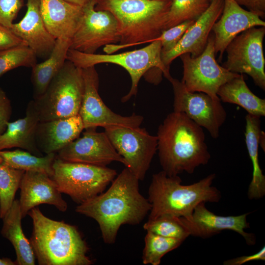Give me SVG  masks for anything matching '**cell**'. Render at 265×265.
<instances>
[{"label":"cell","mask_w":265,"mask_h":265,"mask_svg":"<svg viewBox=\"0 0 265 265\" xmlns=\"http://www.w3.org/2000/svg\"><path fill=\"white\" fill-rule=\"evenodd\" d=\"M11 113L10 101L5 92L0 88V135L5 131Z\"/></svg>","instance_id":"obj_37"},{"label":"cell","mask_w":265,"mask_h":265,"mask_svg":"<svg viewBox=\"0 0 265 265\" xmlns=\"http://www.w3.org/2000/svg\"><path fill=\"white\" fill-rule=\"evenodd\" d=\"M83 129V124L79 114L40 122L36 133L37 147L45 155L56 154L79 137Z\"/></svg>","instance_id":"obj_22"},{"label":"cell","mask_w":265,"mask_h":265,"mask_svg":"<svg viewBox=\"0 0 265 265\" xmlns=\"http://www.w3.org/2000/svg\"><path fill=\"white\" fill-rule=\"evenodd\" d=\"M97 1L90 0L82 6L81 20L70 49L94 53L103 46L120 42L117 20L109 11L95 9Z\"/></svg>","instance_id":"obj_14"},{"label":"cell","mask_w":265,"mask_h":265,"mask_svg":"<svg viewBox=\"0 0 265 265\" xmlns=\"http://www.w3.org/2000/svg\"><path fill=\"white\" fill-rule=\"evenodd\" d=\"M172 0H98L97 10L111 13L118 23V45L104 48L107 54L125 47L152 42L166 29Z\"/></svg>","instance_id":"obj_3"},{"label":"cell","mask_w":265,"mask_h":265,"mask_svg":"<svg viewBox=\"0 0 265 265\" xmlns=\"http://www.w3.org/2000/svg\"><path fill=\"white\" fill-rule=\"evenodd\" d=\"M36 55L27 46H21L0 51V78L19 67H32L36 63Z\"/></svg>","instance_id":"obj_33"},{"label":"cell","mask_w":265,"mask_h":265,"mask_svg":"<svg viewBox=\"0 0 265 265\" xmlns=\"http://www.w3.org/2000/svg\"><path fill=\"white\" fill-rule=\"evenodd\" d=\"M83 92L82 69L67 60L45 93L33 100L40 122L78 115Z\"/></svg>","instance_id":"obj_7"},{"label":"cell","mask_w":265,"mask_h":265,"mask_svg":"<svg viewBox=\"0 0 265 265\" xmlns=\"http://www.w3.org/2000/svg\"><path fill=\"white\" fill-rule=\"evenodd\" d=\"M215 178L211 174L193 184H182L178 176H169L161 171L154 174L148 188L151 208L148 220L164 215L188 218L201 203L220 201V191L212 186Z\"/></svg>","instance_id":"obj_5"},{"label":"cell","mask_w":265,"mask_h":265,"mask_svg":"<svg viewBox=\"0 0 265 265\" xmlns=\"http://www.w3.org/2000/svg\"><path fill=\"white\" fill-rule=\"evenodd\" d=\"M195 21H186L163 30L156 40L161 44V53L173 49L181 40L183 35Z\"/></svg>","instance_id":"obj_34"},{"label":"cell","mask_w":265,"mask_h":265,"mask_svg":"<svg viewBox=\"0 0 265 265\" xmlns=\"http://www.w3.org/2000/svg\"><path fill=\"white\" fill-rule=\"evenodd\" d=\"M260 260H265V246L255 254L229 259L224 261L223 264L224 265H241L248 262Z\"/></svg>","instance_id":"obj_39"},{"label":"cell","mask_w":265,"mask_h":265,"mask_svg":"<svg viewBox=\"0 0 265 265\" xmlns=\"http://www.w3.org/2000/svg\"><path fill=\"white\" fill-rule=\"evenodd\" d=\"M46 28L55 39L71 40L82 16V6L65 0H40Z\"/></svg>","instance_id":"obj_21"},{"label":"cell","mask_w":265,"mask_h":265,"mask_svg":"<svg viewBox=\"0 0 265 265\" xmlns=\"http://www.w3.org/2000/svg\"><path fill=\"white\" fill-rule=\"evenodd\" d=\"M15 261H13L8 258H0V265H15Z\"/></svg>","instance_id":"obj_40"},{"label":"cell","mask_w":265,"mask_h":265,"mask_svg":"<svg viewBox=\"0 0 265 265\" xmlns=\"http://www.w3.org/2000/svg\"><path fill=\"white\" fill-rule=\"evenodd\" d=\"M21 46H27L9 28L0 24V51Z\"/></svg>","instance_id":"obj_36"},{"label":"cell","mask_w":265,"mask_h":265,"mask_svg":"<svg viewBox=\"0 0 265 265\" xmlns=\"http://www.w3.org/2000/svg\"><path fill=\"white\" fill-rule=\"evenodd\" d=\"M64 160L106 166L113 161L122 163L124 159L118 153L105 132L96 129L85 130L79 137L56 153Z\"/></svg>","instance_id":"obj_15"},{"label":"cell","mask_w":265,"mask_h":265,"mask_svg":"<svg viewBox=\"0 0 265 265\" xmlns=\"http://www.w3.org/2000/svg\"><path fill=\"white\" fill-rule=\"evenodd\" d=\"M265 26L249 28L237 35L225 49L227 59L222 66L228 71L245 74L256 85L265 89V59L263 43Z\"/></svg>","instance_id":"obj_10"},{"label":"cell","mask_w":265,"mask_h":265,"mask_svg":"<svg viewBox=\"0 0 265 265\" xmlns=\"http://www.w3.org/2000/svg\"><path fill=\"white\" fill-rule=\"evenodd\" d=\"M156 136L160 164L169 176L184 172L192 174L210 159L203 128L183 113L168 114Z\"/></svg>","instance_id":"obj_2"},{"label":"cell","mask_w":265,"mask_h":265,"mask_svg":"<svg viewBox=\"0 0 265 265\" xmlns=\"http://www.w3.org/2000/svg\"><path fill=\"white\" fill-rule=\"evenodd\" d=\"M55 153L37 156L28 151L16 149L0 150V162L13 168L27 171L42 172L53 176V164Z\"/></svg>","instance_id":"obj_28"},{"label":"cell","mask_w":265,"mask_h":265,"mask_svg":"<svg viewBox=\"0 0 265 265\" xmlns=\"http://www.w3.org/2000/svg\"><path fill=\"white\" fill-rule=\"evenodd\" d=\"M260 118L249 114L245 116V141L253 168L247 191L248 197L250 200L259 199L265 195V176L259 160V147L262 132Z\"/></svg>","instance_id":"obj_25"},{"label":"cell","mask_w":265,"mask_h":265,"mask_svg":"<svg viewBox=\"0 0 265 265\" xmlns=\"http://www.w3.org/2000/svg\"><path fill=\"white\" fill-rule=\"evenodd\" d=\"M213 34L210 33L203 53L196 57L189 53L180 57L183 65L182 82L190 92H204L214 98H219L217 92L219 87L239 74L231 72L215 59Z\"/></svg>","instance_id":"obj_9"},{"label":"cell","mask_w":265,"mask_h":265,"mask_svg":"<svg viewBox=\"0 0 265 265\" xmlns=\"http://www.w3.org/2000/svg\"><path fill=\"white\" fill-rule=\"evenodd\" d=\"M27 11L19 22L13 24L10 30L25 41L40 57H49L56 39L46 27L41 11L40 0H26Z\"/></svg>","instance_id":"obj_20"},{"label":"cell","mask_w":265,"mask_h":265,"mask_svg":"<svg viewBox=\"0 0 265 265\" xmlns=\"http://www.w3.org/2000/svg\"><path fill=\"white\" fill-rule=\"evenodd\" d=\"M224 0H212L208 9L186 30L171 50L161 53L164 65L168 69L172 61L185 53L192 57L200 55L205 50L212 27L220 18Z\"/></svg>","instance_id":"obj_17"},{"label":"cell","mask_w":265,"mask_h":265,"mask_svg":"<svg viewBox=\"0 0 265 265\" xmlns=\"http://www.w3.org/2000/svg\"><path fill=\"white\" fill-rule=\"evenodd\" d=\"M19 188V200L23 218L32 208L40 204L54 206L65 212L67 204L53 179L48 174L35 171H25Z\"/></svg>","instance_id":"obj_19"},{"label":"cell","mask_w":265,"mask_h":265,"mask_svg":"<svg viewBox=\"0 0 265 265\" xmlns=\"http://www.w3.org/2000/svg\"><path fill=\"white\" fill-rule=\"evenodd\" d=\"M240 6L257 15L261 18L265 17V0H235Z\"/></svg>","instance_id":"obj_38"},{"label":"cell","mask_w":265,"mask_h":265,"mask_svg":"<svg viewBox=\"0 0 265 265\" xmlns=\"http://www.w3.org/2000/svg\"></svg>","instance_id":"obj_43"},{"label":"cell","mask_w":265,"mask_h":265,"mask_svg":"<svg viewBox=\"0 0 265 265\" xmlns=\"http://www.w3.org/2000/svg\"><path fill=\"white\" fill-rule=\"evenodd\" d=\"M112 145L126 161V167L143 180L157 151V136L145 128L113 127L105 129Z\"/></svg>","instance_id":"obj_11"},{"label":"cell","mask_w":265,"mask_h":265,"mask_svg":"<svg viewBox=\"0 0 265 265\" xmlns=\"http://www.w3.org/2000/svg\"><path fill=\"white\" fill-rule=\"evenodd\" d=\"M139 181L125 167L106 192L76 207L77 212L97 222L106 243L115 242L122 225L139 224L150 212L151 204L140 193Z\"/></svg>","instance_id":"obj_1"},{"label":"cell","mask_w":265,"mask_h":265,"mask_svg":"<svg viewBox=\"0 0 265 265\" xmlns=\"http://www.w3.org/2000/svg\"><path fill=\"white\" fill-rule=\"evenodd\" d=\"M161 53V42L156 40L141 49L117 54L87 53L69 49L67 60L81 69L104 63L123 67L129 73L132 80L130 91L121 99L125 102L136 94L140 79L148 71L156 69L161 71L167 80L172 77L169 69L162 61Z\"/></svg>","instance_id":"obj_6"},{"label":"cell","mask_w":265,"mask_h":265,"mask_svg":"<svg viewBox=\"0 0 265 265\" xmlns=\"http://www.w3.org/2000/svg\"><path fill=\"white\" fill-rule=\"evenodd\" d=\"M173 111L185 114L199 126L205 129L213 138L219 135L227 113L219 98H214L201 92H190L181 81L172 77Z\"/></svg>","instance_id":"obj_12"},{"label":"cell","mask_w":265,"mask_h":265,"mask_svg":"<svg viewBox=\"0 0 265 265\" xmlns=\"http://www.w3.org/2000/svg\"><path fill=\"white\" fill-rule=\"evenodd\" d=\"M25 171L0 162V218L11 206Z\"/></svg>","instance_id":"obj_31"},{"label":"cell","mask_w":265,"mask_h":265,"mask_svg":"<svg viewBox=\"0 0 265 265\" xmlns=\"http://www.w3.org/2000/svg\"><path fill=\"white\" fill-rule=\"evenodd\" d=\"M40 122L39 112L34 100L27 105L24 118L8 122L0 135V150L12 148L26 150L37 156H43L36 142V133Z\"/></svg>","instance_id":"obj_23"},{"label":"cell","mask_w":265,"mask_h":265,"mask_svg":"<svg viewBox=\"0 0 265 265\" xmlns=\"http://www.w3.org/2000/svg\"><path fill=\"white\" fill-rule=\"evenodd\" d=\"M142 262L145 265H159L162 258L167 253L177 248L184 240L159 236L147 232Z\"/></svg>","instance_id":"obj_30"},{"label":"cell","mask_w":265,"mask_h":265,"mask_svg":"<svg viewBox=\"0 0 265 265\" xmlns=\"http://www.w3.org/2000/svg\"><path fill=\"white\" fill-rule=\"evenodd\" d=\"M210 3L209 0H172L166 29L186 21H196Z\"/></svg>","instance_id":"obj_29"},{"label":"cell","mask_w":265,"mask_h":265,"mask_svg":"<svg viewBox=\"0 0 265 265\" xmlns=\"http://www.w3.org/2000/svg\"><path fill=\"white\" fill-rule=\"evenodd\" d=\"M23 5V0H0V24L10 28Z\"/></svg>","instance_id":"obj_35"},{"label":"cell","mask_w":265,"mask_h":265,"mask_svg":"<svg viewBox=\"0 0 265 265\" xmlns=\"http://www.w3.org/2000/svg\"><path fill=\"white\" fill-rule=\"evenodd\" d=\"M23 218L19 200H14L3 217L2 236L12 244L16 254L18 265H34L35 256L30 240L24 235L21 221Z\"/></svg>","instance_id":"obj_24"},{"label":"cell","mask_w":265,"mask_h":265,"mask_svg":"<svg viewBox=\"0 0 265 265\" xmlns=\"http://www.w3.org/2000/svg\"><path fill=\"white\" fill-rule=\"evenodd\" d=\"M217 95L221 101L237 105L247 114L261 117L265 116V100L254 94L239 74L221 85Z\"/></svg>","instance_id":"obj_27"},{"label":"cell","mask_w":265,"mask_h":265,"mask_svg":"<svg viewBox=\"0 0 265 265\" xmlns=\"http://www.w3.org/2000/svg\"><path fill=\"white\" fill-rule=\"evenodd\" d=\"M53 171L52 178L61 193L78 204L104 192L117 175L115 170L106 166L66 161L56 156Z\"/></svg>","instance_id":"obj_8"},{"label":"cell","mask_w":265,"mask_h":265,"mask_svg":"<svg viewBox=\"0 0 265 265\" xmlns=\"http://www.w3.org/2000/svg\"><path fill=\"white\" fill-rule=\"evenodd\" d=\"M32 219L30 238L40 265H90L89 248L78 229L64 221L50 219L38 207L27 213Z\"/></svg>","instance_id":"obj_4"},{"label":"cell","mask_w":265,"mask_h":265,"mask_svg":"<svg viewBox=\"0 0 265 265\" xmlns=\"http://www.w3.org/2000/svg\"><path fill=\"white\" fill-rule=\"evenodd\" d=\"M210 2H211L212 0H209Z\"/></svg>","instance_id":"obj_42"},{"label":"cell","mask_w":265,"mask_h":265,"mask_svg":"<svg viewBox=\"0 0 265 265\" xmlns=\"http://www.w3.org/2000/svg\"><path fill=\"white\" fill-rule=\"evenodd\" d=\"M147 232L165 237L185 240L190 236L180 217L164 215L148 221L143 225Z\"/></svg>","instance_id":"obj_32"},{"label":"cell","mask_w":265,"mask_h":265,"mask_svg":"<svg viewBox=\"0 0 265 265\" xmlns=\"http://www.w3.org/2000/svg\"><path fill=\"white\" fill-rule=\"evenodd\" d=\"M71 40L56 39L50 55L43 62L36 63L32 67L31 80L33 85L34 99L42 96L49 85L63 66Z\"/></svg>","instance_id":"obj_26"},{"label":"cell","mask_w":265,"mask_h":265,"mask_svg":"<svg viewBox=\"0 0 265 265\" xmlns=\"http://www.w3.org/2000/svg\"><path fill=\"white\" fill-rule=\"evenodd\" d=\"M71 3L78 5L80 6H83L90 0H65Z\"/></svg>","instance_id":"obj_41"},{"label":"cell","mask_w":265,"mask_h":265,"mask_svg":"<svg viewBox=\"0 0 265 265\" xmlns=\"http://www.w3.org/2000/svg\"><path fill=\"white\" fill-rule=\"evenodd\" d=\"M251 212L238 215L221 216L207 209L205 203L199 204L188 218L180 217L182 223L190 236L208 238L223 230H232L240 235L249 245L256 244L254 234L246 233L250 227L247 216Z\"/></svg>","instance_id":"obj_16"},{"label":"cell","mask_w":265,"mask_h":265,"mask_svg":"<svg viewBox=\"0 0 265 265\" xmlns=\"http://www.w3.org/2000/svg\"><path fill=\"white\" fill-rule=\"evenodd\" d=\"M84 92L79 110L84 129L113 127H140L144 118L133 113L123 116L112 111L104 103L98 93L99 77L95 66L82 69Z\"/></svg>","instance_id":"obj_13"},{"label":"cell","mask_w":265,"mask_h":265,"mask_svg":"<svg viewBox=\"0 0 265 265\" xmlns=\"http://www.w3.org/2000/svg\"><path fill=\"white\" fill-rule=\"evenodd\" d=\"M219 18L213 24V31L215 54L219 53L221 61L228 44L239 34L255 26H265V22L259 16L244 9L235 0H224Z\"/></svg>","instance_id":"obj_18"}]
</instances>
